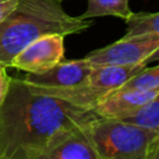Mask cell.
Wrapping results in <instances>:
<instances>
[{"label": "cell", "instance_id": "3957f363", "mask_svg": "<svg viewBox=\"0 0 159 159\" xmlns=\"http://www.w3.org/2000/svg\"><path fill=\"white\" fill-rule=\"evenodd\" d=\"M99 159H148L159 130L119 118L96 117L86 124Z\"/></svg>", "mask_w": 159, "mask_h": 159}, {"label": "cell", "instance_id": "52a82bcc", "mask_svg": "<svg viewBox=\"0 0 159 159\" xmlns=\"http://www.w3.org/2000/svg\"><path fill=\"white\" fill-rule=\"evenodd\" d=\"M93 66L86 57L68 61L62 60L45 73H27L22 81L30 87L31 91L42 93L51 89H61L76 86L87 78Z\"/></svg>", "mask_w": 159, "mask_h": 159}, {"label": "cell", "instance_id": "2e32d148", "mask_svg": "<svg viewBox=\"0 0 159 159\" xmlns=\"http://www.w3.org/2000/svg\"><path fill=\"white\" fill-rule=\"evenodd\" d=\"M148 159H159V137L153 142L148 154Z\"/></svg>", "mask_w": 159, "mask_h": 159}, {"label": "cell", "instance_id": "7a4b0ae2", "mask_svg": "<svg viewBox=\"0 0 159 159\" xmlns=\"http://www.w3.org/2000/svg\"><path fill=\"white\" fill-rule=\"evenodd\" d=\"M92 24L89 19L67 14L61 0H19L0 22V63L9 68L21 50L43 35L81 34Z\"/></svg>", "mask_w": 159, "mask_h": 159}, {"label": "cell", "instance_id": "9c48e42d", "mask_svg": "<svg viewBox=\"0 0 159 159\" xmlns=\"http://www.w3.org/2000/svg\"><path fill=\"white\" fill-rule=\"evenodd\" d=\"M159 93V88H118L103 98L93 109L98 117L123 119L132 116Z\"/></svg>", "mask_w": 159, "mask_h": 159}, {"label": "cell", "instance_id": "8fae6325", "mask_svg": "<svg viewBox=\"0 0 159 159\" xmlns=\"http://www.w3.org/2000/svg\"><path fill=\"white\" fill-rule=\"evenodd\" d=\"M127 31L124 37H130L142 34H159V11L133 12L129 19L125 20Z\"/></svg>", "mask_w": 159, "mask_h": 159}, {"label": "cell", "instance_id": "8992f818", "mask_svg": "<svg viewBox=\"0 0 159 159\" xmlns=\"http://www.w3.org/2000/svg\"><path fill=\"white\" fill-rule=\"evenodd\" d=\"M65 57V36L61 34L43 35L24 50L10 62V67L27 73L41 75L55 67Z\"/></svg>", "mask_w": 159, "mask_h": 159}, {"label": "cell", "instance_id": "ba28073f", "mask_svg": "<svg viewBox=\"0 0 159 159\" xmlns=\"http://www.w3.org/2000/svg\"><path fill=\"white\" fill-rule=\"evenodd\" d=\"M87 123L57 132L39 159H99L87 133Z\"/></svg>", "mask_w": 159, "mask_h": 159}, {"label": "cell", "instance_id": "9a60e30c", "mask_svg": "<svg viewBox=\"0 0 159 159\" xmlns=\"http://www.w3.org/2000/svg\"><path fill=\"white\" fill-rule=\"evenodd\" d=\"M19 0H0V22L16 7Z\"/></svg>", "mask_w": 159, "mask_h": 159}, {"label": "cell", "instance_id": "6da1fadb", "mask_svg": "<svg viewBox=\"0 0 159 159\" xmlns=\"http://www.w3.org/2000/svg\"><path fill=\"white\" fill-rule=\"evenodd\" d=\"M96 117L94 109L36 93L22 78L11 77L0 106V159H39L57 132Z\"/></svg>", "mask_w": 159, "mask_h": 159}, {"label": "cell", "instance_id": "ac0fdd59", "mask_svg": "<svg viewBox=\"0 0 159 159\" xmlns=\"http://www.w3.org/2000/svg\"><path fill=\"white\" fill-rule=\"evenodd\" d=\"M61 1H62V0H61Z\"/></svg>", "mask_w": 159, "mask_h": 159}, {"label": "cell", "instance_id": "5b68a950", "mask_svg": "<svg viewBox=\"0 0 159 159\" xmlns=\"http://www.w3.org/2000/svg\"><path fill=\"white\" fill-rule=\"evenodd\" d=\"M159 48V34H142L120 40L94 50L84 57L92 66L142 63ZM145 63V62H144ZM147 65V63H145Z\"/></svg>", "mask_w": 159, "mask_h": 159}, {"label": "cell", "instance_id": "4fadbf2b", "mask_svg": "<svg viewBox=\"0 0 159 159\" xmlns=\"http://www.w3.org/2000/svg\"><path fill=\"white\" fill-rule=\"evenodd\" d=\"M119 88H159V65L150 68H143Z\"/></svg>", "mask_w": 159, "mask_h": 159}, {"label": "cell", "instance_id": "30bf717a", "mask_svg": "<svg viewBox=\"0 0 159 159\" xmlns=\"http://www.w3.org/2000/svg\"><path fill=\"white\" fill-rule=\"evenodd\" d=\"M133 12L129 7V0H87V9L80 16L82 19L117 16L127 20Z\"/></svg>", "mask_w": 159, "mask_h": 159}, {"label": "cell", "instance_id": "e0dca14e", "mask_svg": "<svg viewBox=\"0 0 159 159\" xmlns=\"http://www.w3.org/2000/svg\"><path fill=\"white\" fill-rule=\"evenodd\" d=\"M158 60H159V48H158V50H155L152 55H149L144 62L148 65L149 62H154V61H158Z\"/></svg>", "mask_w": 159, "mask_h": 159}, {"label": "cell", "instance_id": "277c9868", "mask_svg": "<svg viewBox=\"0 0 159 159\" xmlns=\"http://www.w3.org/2000/svg\"><path fill=\"white\" fill-rule=\"evenodd\" d=\"M145 67L147 65L144 62L133 65L93 66L83 82L68 88L51 89L42 93L61 98L78 107L93 109L103 98L122 87Z\"/></svg>", "mask_w": 159, "mask_h": 159}, {"label": "cell", "instance_id": "5bb4252c", "mask_svg": "<svg viewBox=\"0 0 159 159\" xmlns=\"http://www.w3.org/2000/svg\"><path fill=\"white\" fill-rule=\"evenodd\" d=\"M10 82H11V77L7 73V67L0 63V106L7 94Z\"/></svg>", "mask_w": 159, "mask_h": 159}, {"label": "cell", "instance_id": "7c38bea8", "mask_svg": "<svg viewBox=\"0 0 159 159\" xmlns=\"http://www.w3.org/2000/svg\"><path fill=\"white\" fill-rule=\"evenodd\" d=\"M123 120L159 130V93L139 111L123 118Z\"/></svg>", "mask_w": 159, "mask_h": 159}]
</instances>
